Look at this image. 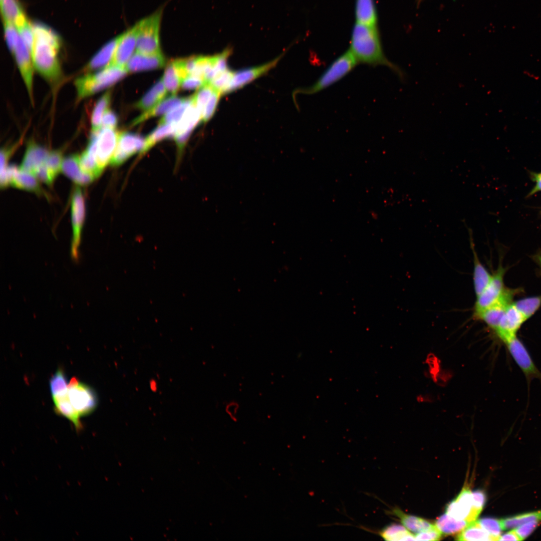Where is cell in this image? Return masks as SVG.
Instances as JSON below:
<instances>
[{
    "mask_svg": "<svg viewBox=\"0 0 541 541\" xmlns=\"http://www.w3.org/2000/svg\"><path fill=\"white\" fill-rule=\"evenodd\" d=\"M355 10L357 23L376 26L377 14L374 0H356Z\"/></svg>",
    "mask_w": 541,
    "mask_h": 541,
    "instance_id": "obj_28",
    "label": "cell"
},
{
    "mask_svg": "<svg viewBox=\"0 0 541 541\" xmlns=\"http://www.w3.org/2000/svg\"><path fill=\"white\" fill-rule=\"evenodd\" d=\"M498 540H520L513 528L509 531L500 535Z\"/></svg>",
    "mask_w": 541,
    "mask_h": 541,
    "instance_id": "obj_54",
    "label": "cell"
},
{
    "mask_svg": "<svg viewBox=\"0 0 541 541\" xmlns=\"http://www.w3.org/2000/svg\"><path fill=\"white\" fill-rule=\"evenodd\" d=\"M513 303L526 321L540 308L541 296L521 299Z\"/></svg>",
    "mask_w": 541,
    "mask_h": 541,
    "instance_id": "obj_37",
    "label": "cell"
},
{
    "mask_svg": "<svg viewBox=\"0 0 541 541\" xmlns=\"http://www.w3.org/2000/svg\"><path fill=\"white\" fill-rule=\"evenodd\" d=\"M56 413L67 418L79 432L83 427L80 421L81 416L72 404L68 391L52 397Z\"/></svg>",
    "mask_w": 541,
    "mask_h": 541,
    "instance_id": "obj_22",
    "label": "cell"
},
{
    "mask_svg": "<svg viewBox=\"0 0 541 541\" xmlns=\"http://www.w3.org/2000/svg\"><path fill=\"white\" fill-rule=\"evenodd\" d=\"M470 235V244L473 253V282L476 297L479 296L487 286L492 278V275L488 272L480 262L475 249L472 230L468 228Z\"/></svg>",
    "mask_w": 541,
    "mask_h": 541,
    "instance_id": "obj_20",
    "label": "cell"
},
{
    "mask_svg": "<svg viewBox=\"0 0 541 541\" xmlns=\"http://www.w3.org/2000/svg\"><path fill=\"white\" fill-rule=\"evenodd\" d=\"M505 273V268L500 265L492 275L491 281L487 286L482 293L476 297L473 314L487 309L498 300L505 288L504 284Z\"/></svg>",
    "mask_w": 541,
    "mask_h": 541,
    "instance_id": "obj_11",
    "label": "cell"
},
{
    "mask_svg": "<svg viewBox=\"0 0 541 541\" xmlns=\"http://www.w3.org/2000/svg\"><path fill=\"white\" fill-rule=\"evenodd\" d=\"M377 534L385 540H415L414 535L404 526L397 523L385 526Z\"/></svg>",
    "mask_w": 541,
    "mask_h": 541,
    "instance_id": "obj_32",
    "label": "cell"
},
{
    "mask_svg": "<svg viewBox=\"0 0 541 541\" xmlns=\"http://www.w3.org/2000/svg\"><path fill=\"white\" fill-rule=\"evenodd\" d=\"M71 216L73 236L70 249L72 260L77 263L80 260L79 247L81 233L85 218V203L81 189L77 187L74 190L71 203Z\"/></svg>",
    "mask_w": 541,
    "mask_h": 541,
    "instance_id": "obj_8",
    "label": "cell"
},
{
    "mask_svg": "<svg viewBox=\"0 0 541 541\" xmlns=\"http://www.w3.org/2000/svg\"><path fill=\"white\" fill-rule=\"evenodd\" d=\"M518 289L505 288L498 300L493 305L473 316L484 322L489 327L496 331L499 322L508 307L513 302V298L519 292Z\"/></svg>",
    "mask_w": 541,
    "mask_h": 541,
    "instance_id": "obj_10",
    "label": "cell"
},
{
    "mask_svg": "<svg viewBox=\"0 0 541 541\" xmlns=\"http://www.w3.org/2000/svg\"><path fill=\"white\" fill-rule=\"evenodd\" d=\"M539 522L536 521H530L523 523L516 527L514 530L520 540H522L528 537L536 528Z\"/></svg>",
    "mask_w": 541,
    "mask_h": 541,
    "instance_id": "obj_47",
    "label": "cell"
},
{
    "mask_svg": "<svg viewBox=\"0 0 541 541\" xmlns=\"http://www.w3.org/2000/svg\"><path fill=\"white\" fill-rule=\"evenodd\" d=\"M162 79L167 91L172 95H175L181 88L182 79L173 61L170 62L166 66Z\"/></svg>",
    "mask_w": 541,
    "mask_h": 541,
    "instance_id": "obj_36",
    "label": "cell"
},
{
    "mask_svg": "<svg viewBox=\"0 0 541 541\" xmlns=\"http://www.w3.org/2000/svg\"><path fill=\"white\" fill-rule=\"evenodd\" d=\"M119 40V36L105 45L93 57L85 70L92 71L106 67L112 60Z\"/></svg>",
    "mask_w": 541,
    "mask_h": 541,
    "instance_id": "obj_27",
    "label": "cell"
},
{
    "mask_svg": "<svg viewBox=\"0 0 541 541\" xmlns=\"http://www.w3.org/2000/svg\"><path fill=\"white\" fill-rule=\"evenodd\" d=\"M13 53L28 90L30 99L33 101L34 66L31 53L20 36L15 47Z\"/></svg>",
    "mask_w": 541,
    "mask_h": 541,
    "instance_id": "obj_15",
    "label": "cell"
},
{
    "mask_svg": "<svg viewBox=\"0 0 541 541\" xmlns=\"http://www.w3.org/2000/svg\"><path fill=\"white\" fill-rule=\"evenodd\" d=\"M473 497V508L478 514L483 509L486 502V496L485 492L480 489L472 492Z\"/></svg>",
    "mask_w": 541,
    "mask_h": 541,
    "instance_id": "obj_50",
    "label": "cell"
},
{
    "mask_svg": "<svg viewBox=\"0 0 541 541\" xmlns=\"http://www.w3.org/2000/svg\"><path fill=\"white\" fill-rule=\"evenodd\" d=\"M186 98H180L172 95L165 98L152 109L144 111L140 116L136 118L131 123V126L136 125L154 116L166 114L173 109L179 106L185 101Z\"/></svg>",
    "mask_w": 541,
    "mask_h": 541,
    "instance_id": "obj_23",
    "label": "cell"
},
{
    "mask_svg": "<svg viewBox=\"0 0 541 541\" xmlns=\"http://www.w3.org/2000/svg\"><path fill=\"white\" fill-rule=\"evenodd\" d=\"M117 123L118 117L116 114L111 110L108 109L103 116L101 128L108 127L115 129Z\"/></svg>",
    "mask_w": 541,
    "mask_h": 541,
    "instance_id": "obj_52",
    "label": "cell"
},
{
    "mask_svg": "<svg viewBox=\"0 0 541 541\" xmlns=\"http://www.w3.org/2000/svg\"><path fill=\"white\" fill-rule=\"evenodd\" d=\"M470 523L456 519L445 513L436 519L435 525L442 534L452 535L458 534Z\"/></svg>",
    "mask_w": 541,
    "mask_h": 541,
    "instance_id": "obj_30",
    "label": "cell"
},
{
    "mask_svg": "<svg viewBox=\"0 0 541 541\" xmlns=\"http://www.w3.org/2000/svg\"><path fill=\"white\" fill-rule=\"evenodd\" d=\"M387 512L397 517L403 526L414 533L429 530L435 526V524H433L424 518L406 514L396 507L392 508Z\"/></svg>",
    "mask_w": 541,
    "mask_h": 541,
    "instance_id": "obj_24",
    "label": "cell"
},
{
    "mask_svg": "<svg viewBox=\"0 0 541 541\" xmlns=\"http://www.w3.org/2000/svg\"><path fill=\"white\" fill-rule=\"evenodd\" d=\"M10 184L15 187L35 192L41 194L42 189L37 179L32 174L21 170H17L15 173Z\"/></svg>",
    "mask_w": 541,
    "mask_h": 541,
    "instance_id": "obj_31",
    "label": "cell"
},
{
    "mask_svg": "<svg viewBox=\"0 0 541 541\" xmlns=\"http://www.w3.org/2000/svg\"><path fill=\"white\" fill-rule=\"evenodd\" d=\"M39 180L47 185H51L56 177L50 171L45 164L37 168L32 174Z\"/></svg>",
    "mask_w": 541,
    "mask_h": 541,
    "instance_id": "obj_49",
    "label": "cell"
},
{
    "mask_svg": "<svg viewBox=\"0 0 541 541\" xmlns=\"http://www.w3.org/2000/svg\"><path fill=\"white\" fill-rule=\"evenodd\" d=\"M538 260H539V265L540 266V268H541V257L539 258Z\"/></svg>",
    "mask_w": 541,
    "mask_h": 541,
    "instance_id": "obj_55",
    "label": "cell"
},
{
    "mask_svg": "<svg viewBox=\"0 0 541 541\" xmlns=\"http://www.w3.org/2000/svg\"><path fill=\"white\" fill-rule=\"evenodd\" d=\"M68 388L70 400L81 417L88 415L96 409L97 396L90 386L80 382L76 377H73Z\"/></svg>",
    "mask_w": 541,
    "mask_h": 541,
    "instance_id": "obj_7",
    "label": "cell"
},
{
    "mask_svg": "<svg viewBox=\"0 0 541 541\" xmlns=\"http://www.w3.org/2000/svg\"><path fill=\"white\" fill-rule=\"evenodd\" d=\"M513 359L526 377L541 379V373L533 362L526 348L516 336L503 341Z\"/></svg>",
    "mask_w": 541,
    "mask_h": 541,
    "instance_id": "obj_13",
    "label": "cell"
},
{
    "mask_svg": "<svg viewBox=\"0 0 541 541\" xmlns=\"http://www.w3.org/2000/svg\"><path fill=\"white\" fill-rule=\"evenodd\" d=\"M221 95L220 92L214 89L203 110L202 115V121L206 122L212 117L216 110Z\"/></svg>",
    "mask_w": 541,
    "mask_h": 541,
    "instance_id": "obj_44",
    "label": "cell"
},
{
    "mask_svg": "<svg viewBox=\"0 0 541 541\" xmlns=\"http://www.w3.org/2000/svg\"><path fill=\"white\" fill-rule=\"evenodd\" d=\"M111 98V93L107 91L98 100L92 112L91 117L92 132L101 129L103 116L108 109Z\"/></svg>",
    "mask_w": 541,
    "mask_h": 541,
    "instance_id": "obj_34",
    "label": "cell"
},
{
    "mask_svg": "<svg viewBox=\"0 0 541 541\" xmlns=\"http://www.w3.org/2000/svg\"><path fill=\"white\" fill-rule=\"evenodd\" d=\"M281 57L277 58L271 62L263 65L246 69H244L234 73L233 76L223 93H228L242 88L245 85L264 74L274 67L280 60Z\"/></svg>",
    "mask_w": 541,
    "mask_h": 541,
    "instance_id": "obj_17",
    "label": "cell"
},
{
    "mask_svg": "<svg viewBox=\"0 0 541 541\" xmlns=\"http://www.w3.org/2000/svg\"><path fill=\"white\" fill-rule=\"evenodd\" d=\"M445 513L456 519L469 522L476 520L479 514L473 508L472 493L468 486H464L456 497L448 503Z\"/></svg>",
    "mask_w": 541,
    "mask_h": 541,
    "instance_id": "obj_12",
    "label": "cell"
},
{
    "mask_svg": "<svg viewBox=\"0 0 541 541\" xmlns=\"http://www.w3.org/2000/svg\"><path fill=\"white\" fill-rule=\"evenodd\" d=\"M1 10L5 23H12L19 29L28 23L17 0H1Z\"/></svg>",
    "mask_w": 541,
    "mask_h": 541,
    "instance_id": "obj_26",
    "label": "cell"
},
{
    "mask_svg": "<svg viewBox=\"0 0 541 541\" xmlns=\"http://www.w3.org/2000/svg\"><path fill=\"white\" fill-rule=\"evenodd\" d=\"M175 124H159L146 138L143 154L148 151L158 142L167 138H174L175 135Z\"/></svg>",
    "mask_w": 541,
    "mask_h": 541,
    "instance_id": "obj_33",
    "label": "cell"
},
{
    "mask_svg": "<svg viewBox=\"0 0 541 541\" xmlns=\"http://www.w3.org/2000/svg\"><path fill=\"white\" fill-rule=\"evenodd\" d=\"M161 12L140 21L138 24L136 52L145 55L161 53L159 31Z\"/></svg>",
    "mask_w": 541,
    "mask_h": 541,
    "instance_id": "obj_6",
    "label": "cell"
},
{
    "mask_svg": "<svg viewBox=\"0 0 541 541\" xmlns=\"http://www.w3.org/2000/svg\"><path fill=\"white\" fill-rule=\"evenodd\" d=\"M530 521H540L541 510L500 519L502 530L514 528L523 523Z\"/></svg>",
    "mask_w": 541,
    "mask_h": 541,
    "instance_id": "obj_35",
    "label": "cell"
},
{
    "mask_svg": "<svg viewBox=\"0 0 541 541\" xmlns=\"http://www.w3.org/2000/svg\"><path fill=\"white\" fill-rule=\"evenodd\" d=\"M62 162V152L57 150L49 153L45 164L50 171L56 177L61 170Z\"/></svg>",
    "mask_w": 541,
    "mask_h": 541,
    "instance_id": "obj_43",
    "label": "cell"
},
{
    "mask_svg": "<svg viewBox=\"0 0 541 541\" xmlns=\"http://www.w3.org/2000/svg\"><path fill=\"white\" fill-rule=\"evenodd\" d=\"M167 92L161 79L136 103L135 107L144 111H148L164 99Z\"/></svg>",
    "mask_w": 541,
    "mask_h": 541,
    "instance_id": "obj_25",
    "label": "cell"
},
{
    "mask_svg": "<svg viewBox=\"0 0 541 541\" xmlns=\"http://www.w3.org/2000/svg\"><path fill=\"white\" fill-rule=\"evenodd\" d=\"M349 50L358 63L372 66H386L401 78L404 77L400 69L385 56L376 26L356 22L353 28Z\"/></svg>",
    "mask_w": 541,
    "mask_h": 541,
    "instance_id": "obj_1",
    "label": "cell"
},
{
    "mask_svg": "<svg viewBox=\"0 0 541 541\" xmlns=\"http://www.w3.org/2000/svg\"><path fill=\"white\" fill-rule=\"evenodd\" d=\"M127 73L125 68L106 66L99 72L80 77L75 82L78 98L82 99L108 88Z\"/></svg>",
    "mask_w": 541,
    "mask_h": 541,
    "instance_id": "obj_3",
    "label": "cell"
},
{
    "mask_svg": "<svg viewBox=\"0 0 541 541\" xmlns=\"http://www.w3.org/2000/svg\"><path fill=\"white\" fill-rule=\"evenodd\" d=\"M32 27L35 38L31 53L34 68L46 79L55 81L61 74L58 58L60 38L43 24H34Z\"/></svg>",
    "mask_w": 541,
    "mask_h": 541,
    "instance_id": "obj_2",
    "label": "cell"
},
{
    "mask_svg": "<svg viewBox=\"0 0 541 541\" xmlns=\"http://www.w3.org/2000/svg\"><path fill=\"white\" fill-rule=\"evenodd\" d=\"M213 90L211 86L209 83H206L193 95L195 104L202 115Z\"/></svg>",
    "mask_w": 541,
    "mask_h": 541,
    "instance_id": "obj_40",
    "label": "cell"
},
{
    "mask_svg": "<svg viewBox=\"0 0 541 541\" xmlns=\"http://www.w3.org/2000/svg\"><path fill=\"white\" fill-rule=\"evenodd\" d=\"M529 174L531 180L534 182V185L527 195V197L541 192V171H529Z\"/></svg>",
    "mask_w": 541,
    "mask_h": 541,
    "instance_id": "obj_53",
    "label": "cell"
},
{
    "mask_svg": "<svg viewBox=\"0 0 541 541\" xmlns=\"http://www.w3.org/2000/svg\"><path fill=\"white\" fill-rule=\"evenodd\" d=\"M358 63L348 50L336 60L322 73L311 86L297 90V93L311 95L317 93L329 87L350 72Z\"/></svg>",
    "mask_w": 541,
    "mask_h": 541,
    "instance_id": "obj_4",
    "label": "cell"
},
{
    "mask_svg": "<svg viewBox=\"0 0 541 541\" xmlns=\"http://www.w3.org/2000/svg\"><path fill=\"white\" fill-rule=\"evenodd\" d=\"M457 540H497V539L485 530L479 523L477 520L471 522L456 537Z\"/></svg>",
    "mask_w": 541,
    "mask_h": 541,
    "instance_id": "obj_29",
    "label": "cell"
},
{
    "mask_svg": "<svg viewBox=\"0 0 541 541\" xmlns=\"http://www.w3.org/2000/svg\"><path fill=\"white\" fill-rule=\"evenodd\" d=\"M193 95L186 98L185 101L177 108L170 111L162 117L159 122V124H175L179 122L188 107L192 103Z\"/></svg>",
    "mask_w": 541,
    "mask_h": 541,
    "instance_id": "obj_39",
    "label": "cell"
},
{
    "mask_svg": "<svg viewBox=\"0 0 541 541\" xmlns=\"http://www.w3.org/2000/svg\"><path fill=\"white\" fill-rule=\"evenodd\" d=\"M165 58L161 53L145 55L135 52L126 64L125 68L128 72L154 70L163 67Z\"/></svg>",
    "mask_w": 541,
    "mask_h": 541,
    "instance_id": "obj_18",
    "label": "cell"
},
{
    "mask_svg": "<svg viewBox=\"0 0 541 541\" xmlns=\"http://www.w3.org/2000/svg\"><path fill=\"white\" fill-rule=\"evenodd\" d=\"M234 73L227 68L216 76L209 84L213 89L220 92L221 94H223V92L230 83Z\"/></svg>",
    "mask_w": 541,
    "mask_h": 541,
    "instance_id": "obj_41",
    "label": "cell"
},
{
    "mask_svg": "<svg viewBox=\"0 0 541 541\" xmlns=\"http://www.w3.org/2000/svg\"><path fill=\"white\" fill-rule=\"evenodd\" d=\"M61 170L76 184L81 185H88L95 179L91 175L81 170L80 156L77 155H72L64 159Z\"/></svg>",
    "mask_w": 541,
    "mask_h": 541,
    "instance_id": "obj_21",
    "label": "cell"
},
{
    "mask_svg": "<svg viewBox=\"0 0 541 541\" xmlns=\"http://www.w3.org/2000/svg\"><path fill=\"white\" fill-rule=\"evenodd\" d=\"M49 153L45 148L33 141H30L28 144L20 169L33 174L37 168L45 164Z\"/></svg>",
    "mask_w": 541,
    "mask_h": 541,
    "instance_id": "obj_19",
    "label": "cell"
},
{
    "mask_svg": "<svg viewBox=\"0 0 541 541\" xmlns=\"http://www.w3.org/2000/svg\"><path fill=\"white\" fill-rule=\"evenodd\" d=\"M477 521L485 530L498 540L502 530L500 519L492 517H483Z\"/></svg>",
    "mask_w": 541,
    "mask_h": 541,
    "instance_id": "obj_42",
    "label": "cell"
},
{
    "mask_svg": "<svg viewBox=\"0 0 541 541\" xmlns=\"http://www.w3.org/2000/svg\"><path fill=\"white\" fill-rule=\"evenodd\" d=\"M119 133L115 128L108 127L92 132L85 151L95 160L102 172L111 159L117 144Z\"/></svg>",
    "mask_w": 541,
    "mask_h": 541,
    "instance_id": "obj_5",
    "label": "cell"
},
{
    "mask_svg": "<svg viewBox=\"0 0 541 541\" xmlns=\"http://www.w3.org/2000/svg\"><path fill=\"white\" fill-rule=\"evenodd\" d=\"M18 31L21 38L32 53L35 40L32 25L28 22L24 26L18 29Z\"/></svg>",
    "mask_w": 541,
    "mask_h": 541,
    "instance_id": "obj_46",
    "label": "cell"
},
{
    "mask_svg": "<svg viewBox=\"0 0 541 541\" xmlns=\"http://www.w3.org/2000/svg\"><path fill=\"white\" fill-rule=\"evenodd\" d=\"M68 384L64 370L61 368H58L50 379L49 385L52 396L68 391Z\"/></svg>",
    "mask_w": 541,
    "mask_h": 541,
    "instance_id": "obj_38",
    "label": "cell"
},
{
    "mask_svg": "<svg viewBox=\"0 0 541 541\" xmlns=\"http://www.w3.org/2000/svg\"><path fill=\"white\" fill-rule=\"evenodd\" d=\"M442 533L435 526L434 528L427 531L417 533L415 535V540H438L441 539Z\"/></svg>",
    "mask_w": 541,
    "mask_h": 541,
    "instance_id": "obj_51",
    "label": "cell"
},
{
    "mask_svg": "<svg viewBox=\"0 0 541 541\" xmlns=\"http://www.w3.org/2000/svg\"><path fill=\"white\" fill-rule=\"evenodd\" d=\"M138 33L137 23L119 36V40L113 58L107 66L125 68L136 49Z\"/></svg>",
    "mask_w": 541,
    "mask_h": 541,
    "instance_id": "obj_14",
    "label": "cell"
},
{
    "mask_svg": "<svg viewBox=\"0 0 541 541\" xmlns=\"http://www.w3.org/2000/svg\"><path fill=\"white\" fill-rule=\"evenodd\" d=\"M5 35L9 49L13 53L15 47L20 37L15 25L10 23H5Z\"/></svg>",
    "mask_w": 541,
    "mask_h": 541,
    "instance_id": "obj_45",
    "label": "cell"
},
{
    "mask_svg": "<svg viewBox=\"0 0 541 541\" xmlns=\"http://www.w3.org/2000/svg\"><path fill=\"white\" fill-rule=\"evenodd\" d=\"M145 141L146 138L138 134L119 132L117 144L110 164L113 166H118L138 152L143 154Z\"/></svg>",
    "mask_w": 541,
    "mask_h": 541,
    "instance_id": "obj_9",
    "label": "cell"
},
{
    "mask_svg": "<svg viewBox=\"0 0 541 541\" xmlns=\"http://www.w3.org/2000/svg\"><path fill=\"white\" fill-rule=\"evenodd\" d=\"M525 321L524 318L512 303L502 316L495 332L503 342L516 336V333Z\"/></svg>",
    "mask_w": 541,
    "mask_h": 541,
    "instance_id": "obj_16",
    "label": "cell"
},
{
    "mask_svg": "<svg viewBox=\"0 0 541 541\" xmlns=\"http://www.w3.org/2000/svg\"><path fill=\"white\" fill-rule=\"evenodd\" d=\"M206 84L202 78L189 75L182 80L181 88L183 90H193L200 88Z\"/></svg>",
    "mask_w": 541,
    "mask_h": 541,
    "instance_id": "obj_48",
    "label": "cell"
}]
</instances>
